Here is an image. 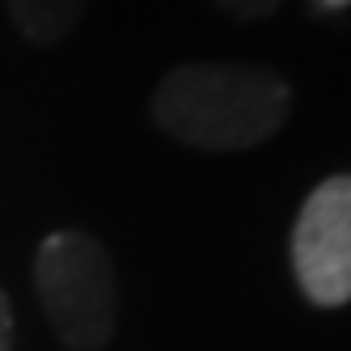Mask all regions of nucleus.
Instances as JSON below:
<instances>
[{"instance_id":"obj_1","label":"nucleus","mask_w":351,"mask_h":351,"mask_svg":"<svg viewBox=\"0 0 351 351\" xmlns=\"http://www.w3.org/2000/svg\"><path fill=\"white\" fill-rule=\"evenodd\" d=\"M288 81L254 64L199 60L169 68L153 89L157 128L169 140L204 153H237L271 140L288 123Z\"/></svg>"},{"instance_id":"obj_2","label":"nucleus","mask_w":351,"mask_h":351,"mask_svg":"<svg viewBox=\"0 0 351 351\" xmlns=\"http://www.w3.org/2000/svg\"><path fill=\"white\" fill-rule=\"evenodd\" d=\"M34 292L68 351H97L114 339L119 280L97 237L81 229H60L43 237L34 254Z\"/></svg>"},{"instance_id":"obj_3","label":"nucleus","mask_w":351,"mask_h":351,"mask_svg":"<svg viewBox=\"0 0 351 351\" xmlns=\"http://www.w3.org/2000/svg\"><path fill=\"white\" fill-rule=\"evenodd\" d=\"M292 271L313 305L351 300V173H335L309 191L292 224Z\"/></svg>"},{"instance_id":"obj_4","label":"nucleus","mask_w":351,"mask_h":351,"mask_svg":"<svg viewBox=\"0 0 351 351\" xmlns=\"http://www.w3.org/2000/svg\"><path fill=\"white\" fill-rule=\"evenodd\" d=\"M5 9H9V21L26 43L56 47L77 30L85 0H5Z\"/></svg>"},{"instance_id":"obj_5","label":"nucleus","mask_w":351,"mask_h":351,"mask_svg":"<svg viewBox=\"0 0 351 351\" xmlns=\"http://www.w3.org/2000/svg\"><path fill=\"white\" fill-rule=\"evenodd\" d=\"M212 5L220 13L237 17V21H263V17H271L275 9H280V0H212Z\"/></svg>"},{"instance_id":"obj_6","label":"nucleus","mask_w":351,"mask_h":351,"mask_svg":"<svg viewBox=\"0 0 351 351\" xmlns=\"http://www.w3.org/2000/svg\"><path fill=\"white\" fill-rule=\"evenodd\" d=\"M9 347H13V305L0 292V351H9Z\"/></svg>"},{"instance_id":"obj_7","label":"nucleus","mask_w":351,"mask_h":351,"mask_svg":"<svg viewBox=\"0 0 351 351\" xmlns=\"http://www.w3.org/2000/svg\"><path fill=\"white\" fill-rule=\"evenodd\" d=\"M317 5H322V9H347L351 0H317Z\"/></svg>"}]
</instances>
